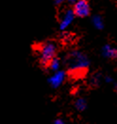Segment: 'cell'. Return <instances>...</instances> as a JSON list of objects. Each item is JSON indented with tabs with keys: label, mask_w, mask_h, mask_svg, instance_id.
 Wrapping results in <instances>:
<instances>
[{
	"label": "cell",
	"mask_w": 117,
	"mask_h": 124,
	"mask_svg": "<svg viewBox=\"0 0 117 124\" xmlns=\"http://www.w3.org/2000/svg\"><path fill=\"white\" fill-rule=\"evenodd\" d=\"M66 63L68 65V75L74 79H79L86 75L89 60L84 53L75 50L67 55Z\"/></svg>",
	"instance_id": "cell-1"
},
{
	"label": "cell",
	"mask_w": 117,
	"mask_h": 124,
	"mask_svg": "<svg viewBox=\"0 0 117 124\" xmlns=\"http://www.w3.org/2000/svg\"><path fill=\"white\" fill-rule=\"evenodd\" d=\"M37 52L39 57V62L41 66L44 69H48V66L52 60L57 57L58 47L56 43L53 41L43 42L38 45Z\"/></svg>",
	"instance_id": "cell-2"
},
{
	"label": "cell",
	"mask_w": 117,
	"mask_h": 124,
	"mask_svg": "<svg viewBox=\"0 0 117 124\" xmlns=\"http://www.w3.org/2000/svg\"><path fill=\"white\" fill-rule=\"evenodd\" d=\"M73 11L75 15L79 18H84L90 15L91 8L88 0H77L73 5Z\"/></svg>",
	"instance_id": "cell-3"
},
{
	"label": "cell",
	"mask_w": 117,
	"mask_h": 124,
	"mask_svg": "<svg viewBox=\"0 0 117 124\" xmlns=\"http://www.w3.org/2000/svg\"><path fill=\"white\" fill-rule=\"evenodd\" d=\"M75 13L72 9H68V10H65L62 17H61V20H60V29L62 31L65 30L66 28H68L71 23L73 22L75 18Z\"/></svg>",
	"instance_id": "cell-4"
},
{
	"label": "cell",
	"mask_w": 117,
	"mask_h": 124,
	"mask_svg": "<svg viewBox=\"0 0 117 124\" xmlns=\"http://www.w3.org/2000/svg\"><path fill=\"white\" fill-rule=\"evenodd\" d=\"M65 76H66V74L63 71H57L49 78L48 82L53 88H58L62 83H63Z\"/></svg>",
	"instance_id": "cell-5"
},
{
	"label": "cell",
	"mask_w": 117,
	"mask_h": 124,
	"mask_svg": "<svg viewBox=\"0 0 117 124\" xmlns=\"http://www.w3.org/2000/svg\"><path fill=\"white\" fill-rule=\"evenodd\" d=\"M103 55L107 58H110V59H115V58H117V49L107 45L103 48Z\"/></svg>",
	"instance_id": "cell-6"
},
{
	"label": "cell",
	"mask_w": 117,
	"mask_h": 124,
	"mask_svg": "<svg viewBox=\"0 0 117 124\" xmlns=\"http://www.w3.org/2000/svg\"><path fill=\"white\" fill-rule=\"evenodd\" d=\"M60 65H61L60 59H59L58 57H56L55 59L52 60V62H50V64H49V66H48V69H50V70L53 71V72H57V71H59Z\"/></svg>",
	"instance_id": "cell-7"
},
{
	"label": "cell",
	"mask_w": 117,
	"mask_h": 124,
	"mask_svg": "<svg viewBox=\"0 0 117 124\" xmlns=\"http://www.w3.org/2000/svg\"><path fill=\"white\" fill-rule=\"evenodd\" d=\"M75 106H76V108L78 111H83V110H85L86 106H87L86 101L84 99H77V100L76 101Z\"/></svg>",
	"instance_id": "cell-8"
},
{
	"label": "cell",
	"mask_w": 117,
	"mask_h": 124,
	"mask_svg": "<svg viewBox=\"0 0 117 124\" xmlns=\"http://www.w3.org/2000/svg\"><path fill=\"white\" fill-rule=\"evenodd\" d=\"M93 22H94L95 26H96L97 29H101V28H102V21H101V19H100L99 17H97V16L94 17Z\"/></svg>",
	"instance_id": "cell-9"
},
{
	"label": "cell",
	"mask_w": 117,
	"mask_h": 124,
	"mask_svg": "<svg viewBox=\"0 0 117 124\" xmlns=\"http://www.w3.org/2000/svg\"><path fill=\"white\" fill-rule=\"evenodd\" d=\"M65 1H66V0H54L56 6H61V5H62L63 2H65Z\"/></svg>",
	"instance_id": "cell-10"
},
{
	"label": "cell",
	"mask_w": 117,
	"mask_h": 124,
	"mask_svg": "<svg viewBox=\"0 0 117 124\" xmlns=\"http://www.w3.org/2000/svg\"><path fill=\"white\" fill-rule=\"evenodd\" d=\"M53 124H65V122H64L62 118H57V119H55Z\"/></svg>",
	"instance_id": "cell-11"
},
{
	"label": "cell",
	"mask_w": 117,
	"mask_h": 124,
	"mask_svg": "<svg viewBox=\"0 0 117 124\" xmlns=\"http://www.w3.org/2000/svg\"><path fill=\"white\" fill-rule=\"evenodd\" d=\"M76 1H77V0H66V2H67V3H69L70 5H74Z\"/></svg>",
	"instance_id": "cell-12"
}]
</instances>
